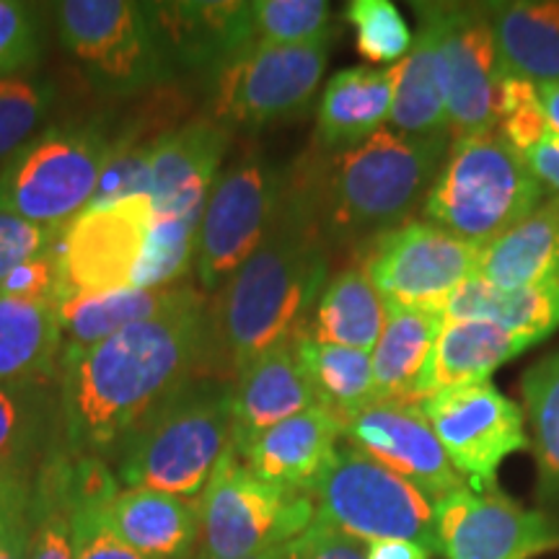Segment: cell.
Listing matches in <instances>:
<instances>
[{
	"mask_svg": "<svg viewBox=\"0 0 559 559\" xmlns=\"http://www.w3.org/2000/svg\"><path fill=\"white\" fill-rule=\"evenodd\" d=\"M213 345V319L202 298L94 347L62 353L60 415L70 449L104 453L128 443L190 389Z\"/></svg>",
	"mask_w": 559,
	"mask_h": 559,
	"instance_id": "6da1fadb",
	"label": "cell"
},
{
	"mask_svg": "<svg viewBox=\"0 0 559 559\" xmlns=\"http://www.w3.org/2000/svg\"><path fill=\"white\" fill-rule=\"evenodd\" d=\"M326 280L330 247L309 198L288 177L267 239L221 290L213 332L230 373L309 330Z\"/></svg>",
	"mask_w": 559,
	"mask_h": 559,
	"instance_id": "7a4b0ae2",
	"label": "cell"
},
{
	"mask_svg": "<svg viewBox=\"0 0 559 559\" xmlns=\"http://www.w3.org/2000/svg\"><path fill=\"white\" fill-rule=\"evenodd\" d=\"M451 138H407L381 130L345 153L306 156L288 171L317 213L326 247L370 241L404 226L425 205Z\"/></svg>",
	"mask_w": 559,
	"mask_h": 559,
	"instance_id": "3957f363",
	"label": "cell"
},
{
	"mask_svg": "<svg viewBox=\"0 0 559 559\" xmlns=\"http://www.w3.org/2000/svg\"><path fill=\"white\" fill-rule=\"evenodd\" d=\"M544 187L498 130L451 140L423 215L485 249L544 202Z\"/></svg>",
	"mask_w": 559,
	"mask_h": 559,
	"instance_id": "277c9868",
	"label": "cell"
},
{
	"mask_svg": "<svg viewBox=\"0 0 559 559\" xmlns=\"http://www.w3.org/2000/svg\"><path fill=\"white\" fill-rule=\"evenodd\" d=\"M234 445L230 389H187L124 443L120 479L192 500Z\"/></svg>",
	"mask_w": 559,
	"mask_h": 559,
	"instance_id": "5b68a950",
	"label": "cell"
},
{
	"mask_svg": "<svg viewBox=\"0 0 559 559\" xmlns=\"http://www.w3.org/2000/svg\"><path fill=\"white\" fill-rule=\"evenodd\" d=\"M313 519L317 506L309 492L262 479L230 445L202 492L200 551L215 559H243L288 547Z\"/></svg>",
	"mask_w": 559,
	"mask_h": 559,
	"instance_id": "8992f818",
	"label": "cell"
},
{
	"mask_svg": "<svg viewBox=\"0 0 559 559\" xmlns=\"http://www.w3.org/2000/svg\"><path fill=\"white\" fill-rule=\"evenodd\" d=\"M317 519L358 542H415L438 551L436 502L379 461L340 449L311 489Z\"/></svg>",
	"mask_w": 559,
	"mask_h": 559,
	"instance_id": "52a82bcc",
	"label": "cell"
},
{
	"mask_svg": "<svg viewBox=\"0 0 559 559\" xmlns=\"http://www.w3.org/2000/svg\"><path fill=\"white\" fill-rule=\"evenodd\" d=\"M94 128H58L26 143L0 169V210L47 228H66L94 205L111 156Z\"/></svg>",
	"mask_w": 559,
	"mask_h": 559,
	"instance_id": "ba28073f",
	"label": "cell"
},
{
	"mask_svg": "<svg viewBox=\"0 0 559 559\" xmlns=\"http://www.w3.org/2000/svg\"><path fill=\"white\" fill-rule=\"evenodd\" d=\"M55 21L70 58L104 91L135 94L174 73L148 3L66 0Z\"/></svg>",
	"mask_w": 559,
	"mask_h": 559,
	"instance_id": "9c48e42d",
	"label": "cell"
},
{
	"mask_svg": "<svg viewBox=\"0 0 559 559\" xmlns=\"http://www.w3.org/2000/svg\"><path fill=\"white\" fill-rule=\"evenodd\" d=\"M285 179L288 174L257 151L243 153L218 174L202 213L194 254L202 288L210 293L226 288L262 247L283 205Z\"/></svg>",
	"mask_w": 559,
	"mask_h": 559,
	"instance_id": "30bf717a",
	"label": "cell"
},
{
	"mask_svg": "<svg viewBox=\"0 0 559 559\" xmlns=\"http://www.w3.org/2000/svg\"><path fill=\"white\" fill-rule=\"evenodd\" d=\"M436 34L451 140L498 130L502 66L485 3H415Z\"/></svg>",
	"mask_w": 559,
	"mask_h": 559,
	"instance_id": "8fae6325",
	"label": "cell"
},
{
	"mask_svg": "<svg viewBox=\"0 0 559 559\" xmlns=\"http://www.w3.org/2000/svg\"><path fill=\"white\" fill-rule=\"evenodd\" d=\"M332 41L296 47H251L215 75L213 122L267 128L304 117L330 62Z\"/></svg>",
	"mask_w": 559,
	"mask_h": 559,
	"instance_id": "7c38bea8",
	"label": "cell"
},
{
	"mask_svg": "<svg viewBox=\"0 0 559 559\" xmlns=\"http://www.w3.org/2000/svg\"><path fill=\"white\" fill-rule=\"evenodd\" d=\"M481 249L428 221H409L360 249V264L383 304L436 309L477 275Z\"/></svg>",
	"mask_w": 559,
	"mask_h": 559,
	"instance_id": "4fadbf2b",
	"label": "cell"
},
{
	"mask_svg": "<svg viewBox=\"0 0 559 559\" xmlns=\"http://www.w3.org/2000/svg\"><path fill=\"white\" fill-rule=\"evenodd\" d=\"M445 456L472 489H495L502 461L528 445L519 404L492 383L440 391L417 404Z\"/></svg>",
	"mask_w": 559,
	"mask_h": 559,
	"instance_id": "5bb4252c",
	"label": "cell"
},
{
	"mask_svg": "<svg viewBox=\"0 0 559 559\" xmlns=\"http://www.w3.org/2000/svg\"><path fill=\"white\" fill-rule=\"evenodd\" d=\"M151 228L153 202L145 194L83 210L58 241L68 298L132 288Z\"/></svg>",
	"mask_w": 559,
	"mask_h": 559,
	"instance_id": "9a60e30c",
	"label": "cell"
},
{
	"mask_svg": "<svg viewBox=\"0 0 559 559\" xmlns=\"http://www.w3.org/2000/svg\"><path fill=\"white\" fill-rule=\"evenodd\" d=\"M438 551L445 559H534L559 547V523L498 487H464L436 502Z\"/></svg>",
	"mask_w": 559,
	"mask_h": 559,
	"instance_id": "2e32d148",
	"label": "cell"
},
{
	"mask_svg": "<svg viewBox=\"0 0 559 559\" xmlns=\"http://www.w3.org/2000/svg\"><path fill=\"white\" fill-rule=\"evenodd\" d=\"M349 449L412 481L432 502L469 487L415 404L373 402L340 419Z\"/></svg>",
	"mask_w": 559,
	"mask_h": 559,
	"instance_id": "e0dca14e",
	"label": "cell"
},
{
	"mask_svg": "<svg viewBox=\"0 0 559 559\" xmlns=\"http://www.w3.org/2000/svg\"><path fill=\"white\" fill-rule=\"evenodd\" d=\"M230 132L213 120H198L166 132L151 145L148 198L158 218H198L221 174Z\"/></svg>",
	"mask_w": 559,
	"mask_h": 559,
	"instance_id": "ac0fdd59",
	"label": "cell"
},
{
	"mask_svg": "<svg viewBox=\"0 0 559 559\" xmlns=\"http://www.w3.org/2000/svg\"><path fill=\"white\" fill-rule=\"evenodd\" d=\"M160 47L169 66L218 75L228 62L254 47L251 3L236 0H185V3H148Z\"/></svg>",
	"mask_w": 559,
	"mask_h": 559,
	"instance_id": "d6986e66",
	"label": "cell"
},
{
	"mask_svg": "<svg viewBox=\"0 0 559 559\" xmlns=\"http://www.w3.org/2000/svg\"><path fill=\"white\" fill-rule=\"evenodd\" d=\"M311 407L319 404L298 360L296 337L280 342L236 376L230 389L234 449L243 451L260 432Z\"/></svg>",
	"mask_w": 559,
	"mask_h": 559,
	"instance_id": "ffe728a7",
	"label": "cell"
},
{
	"mask_svg": "<svg viewBox=\"0 0 559 559\" xmlns=\"http://www.w3.org/2000/svg\"><path fill=\"white\" fill-rule=\"evenodd\" d=\"M342 438L340 419L324 407L298 412L260 432L243 451V464L272 485L309 492L332 459Z\"/></svg>",
	"mask_w": 559,
	"mask_h": 559,
	"instance_id": "44dd1931",
	"label": "cell"
},
{
	"mask_svg": "<svg viewBox=\"0 0 559 559\" xmlns=\"http://www.w3.org/2000/svg\"><path fill=\"white\" fill-rule=\"evenodd\" d=\"M534 342L487 319H443L428 362L417 379L415 404L440 391L485 383L489 376Z\"/></svg>",
	"mask_w": 559,
	"mask_h": 559,
	"instance_id": "7402d4cb",
	"label": "cell"
},
{
	"mask_svg": "<svg viewBox=\"0 0 559 559\" xmlns=\"http://www.w3.org/2000/svg\"><path fill=\"white\" fill-rule=\"evenodd\" d=\"M394 99V73L345 68L321 91L317 109V151L345 153L386 130Z\"/></svg>",
	"mask_w": 559,
	"mask_h": 559,
	"instance_id": "603a6c76",
	"label": "cell"
},
{
	"mask_svg": "<svg viewBox=\"0 0 559 559\" xmlns=\"http://www.w3.org/2000/svg\"><path fill=\"white\" fill-rule=\"evenodd\" d=\"M202 298L205 296L192 285L122 288L73 296L58 306L62 342H66L62 353H79V349L94 347L132 324H143V321L187 309Z\"/></svg>",
	"mask_w": 559,
	"mask_h": 559,
	"instance_id": "cb8c5ba5",
	"label": "cell"
},
{
	"mask_svg": "<svg viewBox=\"0 0 559 559\" xmlns=\"http://www.w3.org/2000/svg\"><path fill=\"white\" fill-rule=\"evenodd\" d=\"M109 526L145 559H187L200 539V502L153 489H117L107 506Z\"/></svg>",
	"mask_w": 559,
	"mask_h": 559,
	"instance_id": "d4e9b609",
	"label": "cell"
},
{
	"mask_svg": "<svg viewBox=\"0 0 559 559\" xmlns=\"http://www.w3.org/2000/svg\"><path fill=\"white\" fill-rule=\"evenodd\" d=\"M559 275V200H544L528 218L479 254L477 280L495 290H521Z\"/></svg>",
	"mask_w": 559,
	"mask_h": 559,
	"instance_id": "484cf974",
	"label": "cell"
},
{
	"mask_svg": "<svg viewBox=\"0 0 559 559\" xmlns=\"http://www.w3.org/2000/svg\"><path fill=\"white\" fill-rule=\"evenodd\" d=\"M485 5L506 73L531 83H559V0Z\"/></svg>",
	"mask_w": 559,
	"mask_h": 559,
	"instance_id": "4316f807",
	"label": "cell"
},
{
	"mask_svg": "<svg viewBox=\"0 0 559 559\" xmlns=\"http://www.w3.org/2000/svg\"><path fill=\"white\" fill-rule=\"evenodd\" d=\"M440 324L443 317L436 309L386 306L381 337L370 353L376 402L415 404L417 379L436 345Z\"/></svg>",
	"mask_w": 559,
	"mask_h": 559,
	"instance_id": "83f0119b",
	"label": "cell"
},
{
	"mask_svg": "<svg viewBox=\"0 0 559 559\" xmlns=\"http://www.w3.org/2000/svg\"><path fill=\"white\" fill-rule=\"evenodd\" d=\"M383 321H386V304L358 262L326 280L306 334L326 345L373 353Z\"/></svg>",
	"mask_w": 559,
	"mask_h": 559,
	"instance_id": "f1b7e54d",
	"label": "cell"
},
{
	"mask_svg": "<svg viewBox=\"0 0 559 559\" xmlns=\"http://www.w3.org/2000/svg\"><path fill=\"white\" fill-rule=\"evenodd\" d=\"M440 317L495 321L536 345L559 330V275L521 290H495L472 277L443 300Z\"/></svg>",
	"mask_w": 559,
	"mask_h": 559,
	"instance_id": "f546056e",
	"label": "cell"
},
{
	"mask_svg": "<svg viewBox=\"0 0 559 559\" xmlns=\"http://www.w3.org/2000/svg\"><path fill=\"white\" fill-rule=\"evenodd\" d=\"M60 345L58 306L0 296V383H47Z\"/></svg>",
	"mask_w": 559,
	"mask_h": 559,
	"instance_id": "4dcf8cb0",
	"label": "cell"
},
{
	"mask_svg": "<svg viewBox=\"0 0 559 559\" xmlns=\"http://www.w3.org/2000/svg\"><path fill=\"white\" fill-rule=\"evenodd\" d=\"M391 73H394V99H391L389 115L391 130L407 138H451L436 34L428 21L419 19L415 45L407 58L391 68Z\"/></svg>",
	"mask_w": 559,
	"mask_h": 559,
	"instance_id": "1f68e13d",
	"label": "cell"
},
{
	"mask_svg": "<svg viewBox=\"0 0 559 559\" xmlns=\"http://www.w3.org/2000/svg\"><path fill=\"white\" fill-rule=\"evenodd\" d=\"M296 349L319 407L342 419L376 402L370 353L326 345L306 332L296 337Z\"/></svg>",
	"mask_w": 559,
	"mask_h": 559,
	"instance_id": "d6a6232c",
	"label": "cell"
},
{
	"mask_svg": "<svg viewBox=\"0 0 559 559\" xmlns=\"http://www.w3.org/2000/svg\"><path fill=\"white\" fill-rule=\"evenodd\" d=\"M544 495L559 500V349L526 370L521 383Z\"/></svg>",
	"mask_w": 559,
	"mask_h": 559,
	"instance_id": "836d02e7",
	"label": "cell"
},
{
	"mask_svg": "<svg viewBox=\"0 0 559 559\" xmlns=\"http://www.w3.org/2000/svg\"><path fill=\"white\" fill-rule=\"evenodd\" d=\"M73 510L70 464L47 466L37 500L29 506L26 528V559H75L73 555Z\"/></svg>",
	"mask_w": 559,
	"mask_h": 559,
	"instance_id": "e575fe53",
	"label": "cell"
},
{
	"mask_svg": "<svg viewBox=\"0 0 559 559\" xmlns=\"http://www.w3.org/2000/svg\"><path fill=\"white\" fill-rule=\"evenodd\" d=\"M47 383H0V472H19L50 428Z\"/></svg>",
	"mask_w": 559,
	"mask_h": 559,
	"instance_id": "d590c367",
	"label": "cell"
},
{
	"mask_svg": "<svg viewBox=\"0 0 559 559\" xmlns=\"http://www.w3.org/2000/svg\"><path fill=\"white\" fill-rule=\"evenodd\" d=\"M254 47H296L334 37L326 0H254Z\"/></svg>",
	"mask_w": 559,
	"mask_h": 559,
	"instance_id": "8d00e7d4",
	"label": "cell"
},
{
	"mask_svg": "<svg viewBox=\"0 0 559 559\" xmlns=\"http://www.w3.org/2000/svg\"><path fill=\"white\" fill-rule=\"evenodd\" d=\"M55 104V86L37 75L0 81V160H9L32 143Z\"/></svg>",
	"mask_w": 559,
	"mask_h": 559,
	"instance_id": "74e56055",
	"label": "cell"
},
{
	"mask_svg": "<svg viewBox=\"0 0 559 559\" xmlns=\"http://www.w3.org/2000/svg\"><path fill=\"white\" fill-rule=\"evenodd\" d=\"M345 16L355 29V50L368 62H402L407 58L415 34L402 11L389 0H353Z\"/></svg>",
	"mask_w": 559,
	"mask_h": 559,
	"instance_id": "f35d334b",
	"label": "cell"
},
{
	"mask_svg": "<svg viewBox=\"0 0 559 559\" xmlns=\"http://www.w3.org/2000/svg\"><path fill=\"white\" fill-rule=\"evenodd\" d=\"M498 132L519 156H526L534 145L542 143L549 132V124L539 94H536V83L513 79V75L502 81Z\"/></svg>",
	"mask_w": 559,
	"mask_h": 559,
	"instance_id": "ab89813d",
	"label": "cell"
},
{
	"mask_svg": "<svg viewBox=\"0 0 559 559\" xmlns=\"http://www.w3.org/2000/svg\"><path fill=\"white\" fill-rule=\"evenodd\" d=\"M41 34L32 5L0 0V81L19 75L39 58Z\"/></svg>",
	"mask_w": 559,
	"mask_h": 559,
	"instance_id": "60d3db41",
	"label": "cell"
},
{
	"mask_svg": "<svg viewBox=\"0 0 559 559\" xmlns=\"http://www.w3.org/2000/svg\"><path fill=\"white\" fill-rule=\"evenodd\" d=\"M151 145H122L115 143L111 156L104 164V171L96 185L94 205H104V202H117L135 198V194H145L148 198V160H151Z\"/></svg>",
	"mask_w": 559,
	"mask_h": 559,
	"instance_id": "b9f144b4",
	"label": "cell"
},
{
	"mask_svg": "<svg viewBox=\"0 0 559 559\" xmlns=\"http://www.w3.org/2000/svg\"><path fill=\"white\" fill-rule=\"evenodd\" d=\"M107 502H86V506L73 510L75 559H145L128 547L109 526L107 510H104Z\"/></svg>",
	"mask_w": 559,
	"mask_h": 559,
	"instance_id": "7bdbcfd3",
	"label": "cell"
},
{
	"mask_svg": "<svg viewBox=\"0 0 559 559\" xmlns=\"http://www.w3.org/2000/svg\"><path fill=\"white\" fill-rule=\"evenodd\" d=\"M0 296L21 300H45V304L55 306L68 300L58 247L47 251V254L19 264L16 270H11L3 277V283H0Z\"/></svg>",
	"mask_w": 559,
	"mask_h": 559,
	"instance_id": "ee69618b",
	"label": "cell"
},
{
	"mask_svg": "<svg viewBox=\"0 0 559 559\" xmlns=\"http://www.w3.org/2000/svg\"><path fill=\"white\" fill-rule=\"evenodd\" d=\"M62 230L66 228L37 226V223L0 210V283L19 264L47 254V251L58 247Z\"/></svg>",
	"mask_w": 559,
	"mask_h": 559,
	"instance_id": "f6af8a7d",
	"label": "cell"
},
{
	"mask_svg": "<svg viewBox=\"0 0 559 559\" xmlns=\"http://www.w3.org/2000/svg\"><path fill=\"white\" fill-rule=\"evenodd\" d=\"M285 551V559H366V547L358 539L319 519H313L311 526L296 536Z\"/></svg>",
	"mask_w": 559,
	"mask_h": 559,
	"instance_id": "bcb514c9",
	"label": "cell"
},
{
	"mask_svg": "<svg viewBox=\"0 0 559 559\" xmlns=\"http://www.w3.org/2000/svg\"><path fill=\"white\" fill-rule=\"evenodd\" d=\"M32 495L19 472H0V539L29 519Z\"/></svg>",
	"mask_w": 559,
	"mask_h": 559,
	"instance_id": "7dc6e473",
	"label": "cell"
},
{
	"mask_svg": "<svg viewBox=\"0 0 559 559\" xmlns=\"http://www.w3.org/2000/svg\"><path fill=\"white\" fill-rule=\"evenodd\" d=\"M523 160L528 164L531 174L539 179V185L544 187V192L555 194V200H559V135L557 132H547L539 145H534Z\"/></svg>",
	"mask_w": 559,
	"mask_h": 559,
	"instance_id": "c3c4849f",
	"label": "cell"
},
{
	"mask_svg": "<svg viewBox=\"0 0 559 559\" xmlns=\"http://www.w3.org/2000/svg\"><path fill=\"white\" fill-rule=\"evenodd\" d=\"M432 551L415 542H370L366 559H430Z\"/></svg>",
	"mask_w": 559,
	"mask_h": 559,
	"instance_id": "681fc988",
	"label": "cell"
},
{
	"mask_svg": "<svg viewBox=\"0 0 559 559\" xmlns=\"http://www.w3.org/2000/svg\"><path fill=\"white\" fill-rule=\"evenodd\" d=\"M536 94H539L549 130L559 135V83H536Z\"/></svg>",
	"mask_w": 559,
	"mask_h": 559,
	"instance_id": "f907efd6",
	"label": "cell"
},
{
	"mask_svg": "<svg viewBox=\"0 0 559 559\" xmlns=\"http://www.w3.org/2000/svg\"><path fill=\"white\" fill-rule=\"evenodd\" d=\"M26 528H29V519L0 539V559H26Z\"/></svg>",
	"mask_w": 559,
	"mask_h": 559,
	"instance_id": "816d5d0a",
	"label": "cell"
},
{
	"mask_svg": "<svg viewBox=\"0 0 559 559\" xmlns=\"http://www.w3.org/2000/svg\"><path fill=\"white\" fill-rule=\"evenodd\" d=\"M285 557H288L285 547H272V549L260 551V555H251V557H243V559H285ZM194 559H215V557H207L205 551H198V557H194Z\"/></svg>",
	"mask_w": 559,
	"mask_h": 559,
	"instance_id": "f5cc1de1",
	"label": "cell"
}]
</instances>
